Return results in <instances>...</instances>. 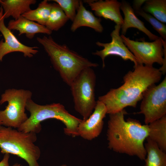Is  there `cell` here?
I'll return each instance as SVG.
<instances>
[{
  "label": "cell",
  "mask_w": 166,
  "mask_h": 166,
  "mask_svg": "<svg viewBox=\"0 0 166 166\" xmlns=\"http://www.w3.org/2000/svg\"><path fill=\"white\" fill-rule=\"evenodd\" d=\"M123 77V84L120 87L111 89L98 100L105 105L107 114L120 111L128 107H136L146 90L158 82L162 74L153 66L139 64L134 66Z\"/></svg>",
  "instance_id": "cell-1"
},
{
  "label": "cell",
  "mask_w": 166,
  "mask_h": 166,
  "mask_svg": "<svg viewBox=\"0 0 166 166\" xmlns=\"http://www.w3.org/2000/svg\"><path fill=\"white\" fill-rule=\"evenodd\" d=\"M146 0H136L133 2V8L134 10L141 8V6L145 2Z\"/></svg>",
  "instance_id": "cell-26"
},
{
  "label": "cell",
  "mask_w": 166,
  "mask_h": 166,
  "mask_svg": "<svg viewBox=\"0 0 166 166\" xmlns=\"http://www.w3.org/2000/svg\"><path fill=\"white\" fill-rule=\"evenodd\" d=\"M101 19L96 17L93 13L85 7L83 1H81L79 7L71 25L70 30L73 32L82 26L89 27L95 31L101 33L104 28L101 24Z\"/></svg>",
  "instance_id": "cell-16"
},
{
  "label": "cell",
  "mask_w": 166,
  "mask_h": 166,
  "mask_svg": "<svg viewBox=\"0 0 166 166\" xmlns=\"http://www.w3.org/2000/svg\"><path fill=\"white\" fill-rule=\"evenodd\" d=\"M36 133L26 132L0 125V148L2 154H12L24 160L28 166H39L41 150L35 144Z\"/></svg>",
  "instance_id": "cell-5"
},
{
  "label": "cell",
  "mask_w": 166,
  "mask_h": 166,
  "mask_svg": "<svg viewBox=\"0 0 166 166\" xmlns=\"http://www.w3.org/2000/svg\"><path fill=\"white\" fill-rule=\"evenodd\" d=\"M121 26L116 25L114 29L110 34L111 41L109 43H104L97 42L96 44L98 46L103 49L101 50H96L92 54L101 57L102 61V67L105 66V60L109 56H116L120 57L124 61L130 60L133 62L134 66L139 64L138 61L124 43L120 35Z\"/></svg>",
  "instance_id": "cell-10"
},
{
  "label": "cell",
  "mask_w": 166,
  "mask_h": 166,
  "mask_svg": "<svg viewBox=\"0 0 166 166\" xmlns=\"http://www.w3.org/2000/svg\"><path fill=\"white\" fill-rule=\"evenodd\" d=\"M138 15L148 22L153 28L157 32L160 37L166 41V26L150 14L145 12L142 8L134 10Z\"/></svg>",
  "instance_id": "cell-23"
},
{
  "label": "cell",
  "mask_w": 166,
  "mask_h": 166,
  "mask_svg": "<svg viewBox=\"0 0 166 166\" xmlns=\"http://www.w3.org/2000/svg\"><path fill=\"white\" fill-rule=\"evenodd\" d=\"M5 18H2L0 21V32L4 39L0 41V62L3 57L9 53L18 52L22 53L25 57H31L36 54L38 47L29 46L20 42L11 30L6 26L4 23Z\"/></svg>",
  "instance_id": "cell-12"
},
{
  "label": "cell",
  "mask_w": 166,
  "mask_h": 166,
  "mask_svg": "<svg viewBox=\"0 0 166 166\" xmlns=\"http://www.w3.org/2000/svg\"><path fill=\"white\" fill-rule=\"evenodd\" d=\"M107 114L105 105L98 100L91 114L85 121L79 124L77 130L79 136L85 140H91L101 133L104 125L103 120Z\"/></svg>",
  "instance_id": "cell-11"
},
{
  "label": "cell",
  "mask_w": 166,
  "mask_h": 166,
  "mask_svg": "<svg viewBox=\"0 0 166 166\" xmlns=\"http://www.w3.org/2000/svg\"><path fill=\"white\" fill-rule=\"evenodd\" d=\"M0 125H2V122L1 121H0Z\"/></svg>",
  "instance_id": "cell-30"
},
{
  "label": "cell",
  "mask_w": 166,
  "mask_h": 166,
  "mask_svg": "<svg viewBox=\"0 0 166 166\" xmlns=\"http://www.w3.org/2000/svg\"><path fill=\"white\" fill-rule=\"evenodd\" d=\"M95 14L99 17L114 22L116 25L122 24L123 18L120 10L121 2L117 0H85Z\"/></svg>",
  "instance_id": "cell-13"
},
{
  "label": "cell",
  "mask_w": 166,
  "mask_h": 166,
  "mask_svg": "<svg viewBox=\"0 0 166 166\" xmlns=\"http://www.w3.org/2000/svg\"><path fill=\"white\" fill-rule=\"evenodd\" d=\"M121 36L125 45L135 57L139 64L153 66L157 63L162 66L159 69L162 75L166 73L164 65V49L162 39L160 37L152 42L138 41L130 39L124 35Z\"/></svg>",
  "instance_id": "cell-8"
},
{
  "label": "cell",
  "mask_w": 166,
  "mask_h": 166,
  "mask_svg": "<svg viewBox=\"0 0 166 166\" xmlns=\"http://www.w3.org/2000/svg\"><path fill=\"white\" fill-rule=\"evenodd\" d=\"M12 166H23V165H21L20 164L16 163L13 165Z\"/></svg>",
  "instance_id": "cell-28"
},
{
  "label": "cell",
  "mask_w": 166,
  "mask_h": 166,
  "mask_svg": "<svg viewBox=\"0 0 166 166\" xmlns=\"http://www.w3.org/2000/svg\"><path fill=\"white\" fill-rule=\"evenodd\" d=\"M58 4L69 20H74L79 7L80 0H53Z\"/></svg>",
  "instance_id": "cell-24"
},
{
  "label": "cell",
  "mask_w": 166,
  "mask_h": 166,
  "mask_svg": "<svg viewBox=\"0 0 166 166\" xmlns=\"http://www.w3.org/2000/svg\"><path fill=\"white\" fill-rule=\"evenodd\" d=\"M52 3L48 0H44L41 2L35 9L31 10L22 16L25 18L45 26L49 16Z\"/></svg>",
  "instance_id": "cell-20"
},
{
  "label": "cell",
  "mask_w": 166,
  "mask_h": 166,
  "mask_svg": "<svg viewBox=\"0 0 166 166\" xmlns=\"http://www.w3.org/2000/svg\"><path fill=\"white\" fill-rule=\"evenodd\" d=\"M144 146L146 152L144 166H166V152L147 137Z\"/></svg>",
  "instance_id": "cell-19"
},
{
  "label": "cell",
  "mask_w": 166,
  "mask_h": 166,
  "mask_svg": "<svg viewBox=\"0 0 166 166\" xmlns=\"http://www.w3.org/2000/svg\"><path fill=\"white\" fill-rule=\"evenodd\" d=\"M37 40L43 46L54 69L69 86L83 70L99 65L70 49L65 44H58L50 36L38 37Z\"/></svg>",
  "instance_id": "cell-3"
},
{
  "label": "cell",
  "mask_w": 166,
  "mask_h": 166,
  "mask_svg": "<svg viewBox=\"0 0 166 166\" xmlns=\"http://www.w3.org/2000/svg\"><path fill=\"white\" fill-rule=\"evenodd\" d=\"M26 109L29 112L30 116L18 130L36 134L41 130L42 121L49 119H55L64 124L65 126L64 131L65 135L73 137L79 136L77 128L82 120L70 114L62 104L53 103L39 105L30 99L27 101Z\"/></svg>",
  "instance_id": "cell-4"
},
{
  "label": "cell",
  "mask_w": 166,
  "mask_h": 166,
  "mask_svg": "<svg viewBox=\"0 0 166 166\" xmlns=\"http://www.w3.org/2000/svg\"><path fill=\"white\" fill-rule=\"evenodd\" d=\"M10 157V154H4L2 159L0 162V166H10L9 164Z\"/></svg>",
  "instance_id": "cell-25"
},
{
  "label": "cell",
  "mask_w": 166,
  "mask_h": 166,
  "mask_svg": "<svg viewBox=\"0 0 166 166\" xmlns=\"http://www.w3.org/2000/svg\"><path fill=\"white\" fill-rule=\"evenodd\" d=\"M121 10L124 16L121 26V34L125 35L129 28H136L145 34L151 41H154L160 37L153 34L145 26L144 23L136 15L134 11L130 4L124 0L121 2Z\"/></svg>",
  "instance_id": "cell-14"
},
{
  "label": "cell",
  "mask_w": 166,
  "mask_h": 166,
  "mask_svg": "<svg viewBox=\"0 0 166 166\" xmlns=\"http://www.w3.org/2000/svg\"><path fill=\"white\" fill-rule=\"evenodd\" d=\"M142 8L160 22L166 23V0H146Z\"/></svg>",
  "instance_id": "cell-22"
},
{
  "label": "cell",
  "mask_w": 166,
  "mask_h": 166,
  "mask_svg": "<svg viewBox=\"0 0 166 166\" xmlns=\"http://www.w3.org/2000/svg\"><path fill=\"white\" fill-rule=\"evenodd\" d=\"M32 93L28 90L9 89L2 94L0 104L7 102L6 109L0 110V121L2 125L17 129L28 119L25 113L28 100L31 99Z\"/></svg>",
  "instance_id": "cell-7"
},
{
  "label": "cell",
  "mask_w": 166,
  "mask_h": 166,
  "mask_svg": "<svg viewBox=\"0 0 166 166\" xmlns=\"http://www.w3.org/2000/svg\"><path fill=\"white\" fill-rule=\"evenodd\" d=\"M3 17V11L2 7H0V21Z\"/></svg>",
  "instance_id": "cell-27"
},
{
  "label": "cell",
  "mask_w": 166,
  "mask_h": 166,
  "mask_svg": "<svg viewBox=\"0 0 166 166\" xmlns=\"http://www.w3.org/2000/svg\"><path fill=\"white\" fill-rule=\"evenodd\" d=\"M60 166H67V165L66 164H62Z\"/></svg>",
  "instance_id": "cell-29"
},
{
  "label": "cell",
  "mask_w": 166,
  "mask_h": 166,
  "mask_svg": "<svg viewBox=\"0 0 166 166\" xmlns=\"http://www.w3.org/2000/svg\"><path fill=\"white\" fill-rule=\"evenodd\" d=\"M137 113L144 115L145 124L166 115V76L158 85H154L146 90Z\"/></svg>",
  "instance_id": "cell-9"
},
{
  "label": "cell",
  "mask_w": 166,
  "mask_h": 166,
  "mask_svg": "<svg viewBox=\"0 0 166 166\" xmlns=\"http://www.w3.org/2000/svg\"><path fill=\"white\" fill-rule=\"evenodd\" d=\"M0 1H1V0H0Z\"/></svg>",
  "instance_id": "cell-31"
},
{
  "label": "cell",
  "mask_w": 166,
  "mask_h": 166,
  "mask_svg": "<svg viewBox=\"0 0 166 166\" xmlns=\"http://www.w3.org/2000/svg\"><path fill=\"white\" fill-rule=\"evenodd\" d=\"M36 2V0H1L0 4L5 19L11 16L16 20L31 10L30 6Z\"/></svg>",
  "instance_id": "cell-17"
},
{
  "label": "cell",
  "mask_w": 166,
  "mask_h": 166,
  "mask_svg": "<svg viewBox=\"0 0 166 166\" xmlns=\"http://www.w3.org/2000/svg\"><path fill=\"white\" fill-rule=\"evenodd\" d=\"M148 137L155 142L163 151L166 152V115L148 124Z\"/></svg>",
  "instance_id": "cell-18"
},
{
  "label": "cell",
  "mask_w": 166,
  "mask_h": 166,
  "mask_svg": "<svg viewBox=\"0 0 166 166\" xmlns=\"http://www.w3.org/2000/svg\"><path fill=\"white\" fill-rule=\"evenodd\" d=\"M124 109L109 114L107 132L108 147L120 153L134 156L145 160L146 152L144 141L148 136V124L142 125L138 120H126Z\"/></svg>",
  "instance_id": "cell-2"
},
{
  "label": "cell",
  "mask_w": 166,
  "mask_h": 166,
  "mask_svg": "<svg viewBox=\"0 0 166 166\" xmlns=\"http://www.w3.org/2000/svg\"><path fill=\"white\" fill-rule=\"evenodd\" d=\"M7 27L10 30H16L19 32L18 35L25 34L30 39L34 38L38 33L50 35L52 32L45 26L28 19L22 16L16 20L10 21Z\"/></svg>",
  "instance_id": "cell-15"
},
{
  "label": "cell",
  "mask_w": 166,
  "mask_h": 166,
  "mask_svg": "<svg viewBox=\"0 0 166 166\" xmlns=\"http://www.w3.org/2000/svg\"><path fill=\"white\" fill-rule=\"evenodd\" d=\"M69 20L59 5L54 3H52L51 11L45 26L52 32L57 31Z\"/></svg>",
  "instance_id": "cell-21"
},
{
  "label": "cell",
  "mask_w": 166,
  "mask_h": 166,
  "mask_svg": "<svg viewBox=\"0 0 166 166\" xmlns=\"http://www.w3.org/2000/svg\"><path fill=\"white\" fill-rule=\"evenodd\" d=\"M96 75L92 68L83 70L72 82L70 87L75 110L87 120L97 104L95 97Z\"/></svg>",
  "instance_id": "cell-6"
}]
</instances>
